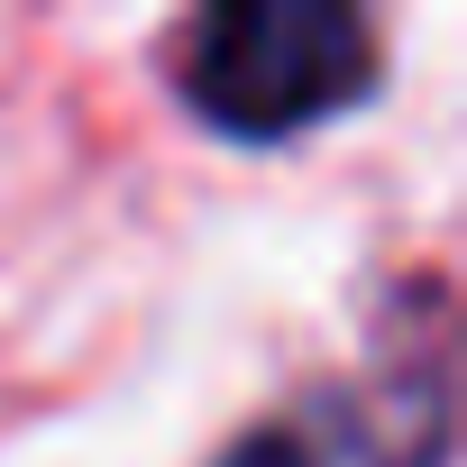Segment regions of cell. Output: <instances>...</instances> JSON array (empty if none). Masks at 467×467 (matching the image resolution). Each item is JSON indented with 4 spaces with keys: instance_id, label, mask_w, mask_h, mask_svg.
I'll return each mask as SVG.
<instances>
[{
    "instance_id": "obj_2",
    "label": "cell",
    "mask_w": 467,
    "mask_h": 467,
    "mask_svg": "<svg viewBox=\"0 0 467 467\" xmlns=\"http://www.w3.org/2000/svg\"><path fill=\"white\" fill-rule=\"evenodd\" d=\"M440 458H449V376L394 358L285 403L220 467H440Z\"/></svg>"
},
{
    "instance_id": "obj_1",
    "label": "cell",
    "mask_w": 467,
    "mask_h": 467,
    "mask_svg": "<svg viewBox=\"0 0 467 467\" xmlns=\"http://www.w3.org/2000/svg\"><path fill=\"white\" fill-rule=\"evenodd\" d=\"M376 83V37L339 0H229L183 47V92L229 138H294Z\"/></svg>"
}]
</instances>
